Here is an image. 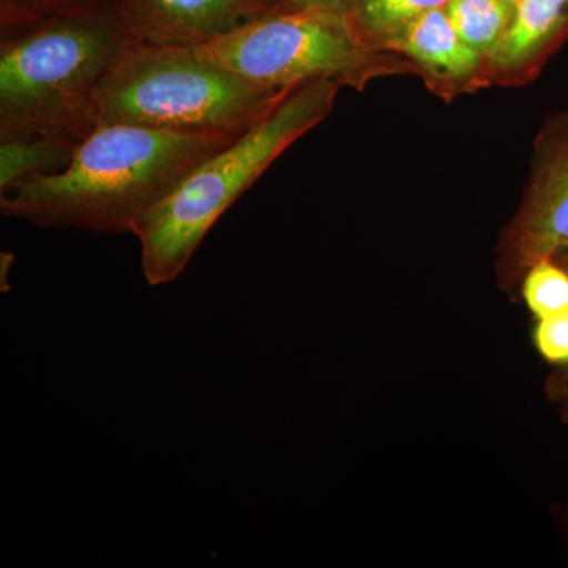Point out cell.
I'll use <instances>...</instances> for the list:
<instances>
[{"mask_svg": "<svg viewBox=\"0 0 568 568\" xmlns=\"http://www.w3.org/2000/svg\"><path fill=\"white\" fill-rule=\"evenodd\" d=\"M566 252L568 110L548 115L534 140L525 192L497 245V282L515 297L534 264Z\"/></svg>", "mask_w": 568, "mask_h": 568, "instance_id": "6", "label": "cell"}, {"mask_svg": "<svg viewBox=\"0 0 568 568\" xmlns=\"http://www.w3.org/2000/svg\"><path fill=\"white\" fill-rule=\"evenodd\" d=\"M568 43V0H517L506 31L485 55V88L537 80Z\"/></svg>", "mask_w": 568, "mask_h": 568, "instance_id": "9", "label": "cell"}, {"mask_svg": "<svg viewBox=\"0 0 568 568\" xmlns=\"http://www.w3.org/2000/svg\"><path fill=\"white\" fill-rule=\"evenodd\" d=\"M556 521L562 529L564 536L568 538V503L558 504L555 507Z\"/></svg>", "mask_w": 568, "mask_h": 568, "instance_id": "18", "label": "cell"}, {"mask_svg": "<svg viewBox=\"0 0 568 568\" xmlns=\"http://www.w3.org/2000/svg\"><path fill=\"white\" fill-rule=\"evenodd\" d=\"M342 88L334 80H320L293 89L153 207L133 230L145 282L151 286L174 282L220 216L286 149L328 118Z\"/></svg>", "mask_w": 568, "mask_h": 568, "instance_id": "3", "label": "cell"}, {"mask_svg": "<svg viewBox=\"0 0 568 568\" xmlns=\"http://www.w3.org/2000/svg\"><path fill=\"white\" fill-rule=\"evenodd\" d=\"M119 11L134 43L197 48L267 13L264 0H122Z\"/></svg>", "mask_w": 568, "mask_h": 568, "instance_id": "7", "label": "cell"}, {"mask_svg": "<svg viewBox=\"0 0 568 568\" xmlns=\"http://www.w3.org/2000/svg\"><path fill=\"white\" fill-rule=\"evenodd\" d=\"M190 50L267 93L320 80L364 91L379 78L416 77L413 63L369 47L343 14L267 11L222 39Z\"/></svg>", "mask_w": 568, "mask_h": 568, "instance_id": "5", "label": "cell"}, {"mask_svg": "<svg viewBox=\"0 0 568 568\" xmlns=\"http://www.w3.org/2000/svg\"><path fill=\"white\" fill-rule=\"evenodd\" d=\"M519 294L536 320L568 315V272L555 260L534 264Z\"/></svg>", "mask_w": 568, "mask_h": 568, "instance_id": "13", "label": "cell"}, {"mask_svg": "<svg viewBox=\"0 0 568 568\" xmlns=\"http://www.w3.org/2000/svg\"><path fill=\"white\" fill-rule=\"evenodd\" d=\"M448 2L450 0H357L349 20L369 47L384 51L387 41L409 22L426 11L446 9Z\"/></svg>", "mask_w": 568, "mask_h": 568, "instance_id": "11", "label": "cell"}, {"mask_svg": "<svg viewBox=\"0 0 568 568\" xmlns=\"http://www.w3.org/2000/svg\"><path fill=\"white\" fill-rule=\"evenodd\" d=\"M242 133L99 123L78 144L65 171L0 194V211L39 227L133 234L194 168Z\"/></svg>", "mask_w": 568, "mask_h": 568, "instance_id": "1", "label": "cell"}, {"mask_svg": "<svg viewBox=\"0 0 568 568\" xmlns=\"http://www.w3.org/2000/svg\"><path fill=\"white\" fill-rule=\"evenodd\" d=\"M81 141L61 136H28L0 141V194L37 178L62 173Z\"/></svg>", "mask_w": 568, "mask_h": 568, "instance_id": "10", "label": "cell"}, {"mask_svg": "<svg viewBox=\"0 0 568 568\" xmlns=\"http://www.w3.org/2000/svg\"><path fill=\"white\" fill-rule=\"evenodd\" d=\"M548 402L558 410L562 422L568 424V366H559L545 383Z\"/></svg>", "mask_w": 568, "mask_h": 568, "instance_id": "17", "label": "cell"}, {"mask_svg": "<svg viewBox=\"0 0 568 568\" xmlns=\"http://www.w3.org/2000/svg\"><path fill=\"white\" fill-rule=\"evenodd\" d=\"M268 11H308L349 17L357 0H264Z\"/></svg>", "mask_w": 568, "mask_h": 568, "instance_id": "16", "label": "cell"}, {"mask_svg": "<svg viewBox=\"0 0 568 568\" xmlns=\"http://www.w3.org/2000/svg\"><path fill=\"white\" fill-rule=\"evenodd\" d=\"M534 345L548 364L568 366V315L536 320Z\"/></svg>", "mask_w": 568, "mask_h": 568, "instance_id": "15", "label": "cell"}, {"mask_svg": "<svg viewBox=\"0 0 568 568\" xmlns=\"http://www.w3.org/2000/svg\"><path fill=\"white\" fill-rule=\"evenodd\" d=\"M556 263L562 265L564 268L568 272V252L560 254L559 257H556Z\"/></svg>", "mask_w": 568, "mask_h": 568, "instance_id": "19", "label": "cell"}, {"mask_svg": "<svg viewBox=\"0 0 568 568\" xmlns=\"http://www.w3.org/2000/svg\"><path fill=\"white\" fill-rule=\"evenodd\" d=\"M384 51L406 58L426 89L446 102L485 89V54L458 36L446 9L426 11L409 22Z\"/></svg>", "mask_w": 568, "mask_h": 568, "instance_id": "8", "label": "cell"}, {"mask_svg": "<svg viewBox=\"0 0 568 568\" xmlns=\"http://www.w3.org/2000/svg\"><path fill=\"white\" fill-rule=\"evenodd\" d=\"M514 6L510 0H450L446 11L458 36L487 55L506 31Z\"/></svg>", "mask_w": 568, "mask_h": 568, "instance_id": "12", "label": "cell"}, {"mask_svg": "<svg viewBox=\"0 0 568 568\" xmlns=\"http://www.w3.org/2000/svg\"><path fill=\"white\" fill-rule=\"evenodd\" d=\"M290 92L257 91L190 48L132 41L97 91L95 119L168 132H245Z\"/></svg>", "mask_w": 568, "mask_h": 568, "instance_id": "4", "label": "cell"}, {"mask_svg": "<svg viewBox=\"0 0 568 568\" xmlns=\"http://www.w3.org/2000/svg\"><path fill=\"white\" fill-rule=\"evenodd\" d=\"M122 0H0V21L47 17L93 7L119 6Z\"/></svg>", "mask_w": 568, "mask_h": 568, "instance_id": "14", "label": "cell"}, {"mask_svg": "<svg viewBox=\"0 0 568 568\" xmlns=\"http://www.w3.org/2000/svg\"><path fill=\"white\" fill-rule=\"evenodd\" d=\"M132 41L119 6L0 21V141L84 140L97 91Z\"/></svg>", "mask_w": 568, "mask_h": 568, "instance_id": "2", "label": "cell"}, {"mask_svg": "<svg viewBox=\"0 0 568 568\" xmlns=\"http://www.w3.org/2000/svg\"><path fill=\"white\" fill-rule=\"evenodd\" d=\"M510 2H517V0H510Z\"/></svg>", "mask_w": 568, "mask_h": 568, "instance_id": "20", "label": "cell"}]
</instances>
